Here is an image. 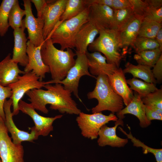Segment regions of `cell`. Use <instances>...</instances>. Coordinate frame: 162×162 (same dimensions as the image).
I'll return each instance as SVG.
<instances>
[{"mask_svg":"<svg viewBox=\"0 0 162 162\" xmlns=\"http://www.w3.org/2000/svg\"><path fill=\"white\" fill-rule=\"evenodd\" d=\"M23 1L26 12L25 17L23 21L28 32L27 38L35 46H41L45 41L43 34L44 20L42 18L34 16L32 12L31 0Z\"/></svg>","mask_w":162,"mask_h":162,"instance_id":"30bf717a","label":"cell"},{"mask_svg":"<svg viewBox=\"0 0 162 162\" xmlns=\"http://www.w3.org/2000/svg\"><path fill=\"white\" fill-rule=\"evenodd\" d=\"M99 36L89 45L88 50L93 52H98L104 55L108 63L118 68L124 54L119 32L113 29L100 31Z\"/></svg>","mask_w":162,"mask_h":162,"instance_id":"5b68a950","label":"cell"},{"mask_svg":"<svg viewBox=\"0 0 162 162\" xmlns=\"http://www.w3.org/2000/svg\"><path fill=\"white\" fill-rule=\"evenodd\" d=\"M146 17L162 23V6L154 7L148 6V12Z\"/></svg>","mask_w":162,"mask_h":162,"instance_id":"8d00e7d4","label":"cell"},{"mask_svg":"<svg viewBox=\"0 0 162 162\" xmlns=\"http://www.w3.org/2000/svg\"><path fill=\"white\" fill-rule=\"evenodd\" d=\"M155 39L159 45V48L162 50V28L158 32Z\"/></svg>","mask_w":162,"mask_h":162,"instance_id":"ee69618b","label":"cell"},{"mask_svg":"<svg viewBox=\"0 0 162 162\" xmlns=\"http://www.w3.org/2000/svg\"><path fill=\"white\" fill-rule=\"evenodd\" d=\"M134 15L131 8L114 10L112 29L118 32L121 31L128 24Z\"/></svg>","mask_w":162,"mask_h":162,"instance_id":"4316f807","label":"cell"},{"mask_svg":"<svg viewBox=\"0 0 162 162\" xmlns=\"http://www.w3.org/2000/svg\"><path fill=\"white\" fill-rule=\"evenodd\" d=\"M148 6L154 7L162 6V0H146Z\"/></svg>","mask_w":162,"mask_h":162,"instance_id":"7bdbcfd3","label":"cell"},{"mask_svg":"<svg viewBox=\"0 0 162 162\" xmlns=\"http://www.w3.org/2000/svg\"><path fill=\"white\" fill-rule=\"evenodd\" d=\"M162 26V23L147 17L144 18L141 24L138 37L155 39Z\"/></svg>","mask_w":162,"mask_h":162,"instance_id":"83f0119b","label":"cell"},{"mask_svg":"<svg viewBox=\"0 0 162 162\" xmlns=\"http://www.w3.org/2000/svg\"><path fill=\"white\" fill-rule=\"evenodd\" d=\"M152 71L157 82L161 83L162 81V54L153 66Z\"/></svg>","mask_w":162,"mask_h":162,"instance_id":"74e56055","label":"cell"},{"mask_svg":"<svg viewBox=\"0 0 162 162\" xmlns=\"http://www.w3.org/2000/svg\"><path fill=\"white\" fill-rule=\"evenodd\" d=\"M21 144H15L9 136L4 121L0 116V158L2 162H25Z\"/></svg>","mask_w":162,"mask_h":162,"instance_id":"9c48e42d","label":"cell"},{"mask_svg":"<svg viewBox=\"0 0 162 162\" xmlns=\"http://www.w3.org/2000/svg\"><path fill=\"white\" fill-rule=\"evenodd\" d=\"M27 45L28 62L24 71L25 72L33 71L39 77V81H42L46 74L50 72V70L42 60L40 52L41 46H35L29 40Z\"/></svg>","mask_w":162,"mask_h":162,"instance_id":"5bb4252c","label":"cell"},{"mask_svg":"<svg viewBox=\"0 0 162 162\" xmlns=\"http://www.w3.org/2000/svg\"><path fill=\"white\" fill-rule=\"evenodd\" d=\"M21 27L15 28L13 32L14 38V46L12 59L16 63L25 67L28 62L27 53V39L24 32V23Z\"/></svg>","mask_w":162,"mask_h":162,"instance_id":"e0dca14e","label":"cell"},{"mask_svg":"<svg viewBox=\"0 0 162 162\" xmlns=\"http://www.w3.org/2000/svg\"><path fill=\"white\" fill-rule=\"evenodd\" d=\"M130 89L137 93L142 97L150 93L157 90L158 88L156 86L155 84L149 83L133 78L127 80Z\"/></svg>","mask_w":162,"mask_h":162,"instance_id":"f1b7e54d","label":"cell"},{"mask_svg":"<svg viewBox=\"0 0 162 162\" xmlns=\"http://www.w3.org/2000/svg\"><path fill=\"white\" fill-rule=\"evenodd\" d=\"M16 0H3L0 5V36L3 37L10 27L8 16L11 8Z\"/></svg>","mask_w":162,"mask_h":162,"instance_id":"f546056e","label":"cell"},{"mask_svg":"<svg viewBox=\"0 0 162 162\" xmlns=\"http://www.w3.org/2000/svg\"><path fill=\"white\" fill-rule=\"evenodd\" d=\"M12 94L11 90L9 86L4 87L0 85V116L4 121L5 118L4 104L7 98H10Z\"/></svg>","mask_w":162,"mask_h":162,"instance_id":"d590c367","label":"cell"},{"mask_svg":"<svg viewBox=\"0 0 162 162\" xmlns=\"http://www.w3.org/2000/svg\"><path fill=\"white\" fill-rule=\"evenodd\" d=\"M129 0H112V8L114 10L131 8Z\"/></svg>","mask_w":162,"mask_h":162,"instance_id":"ab89813d","label":"cell"},{"mask_svg":"<svg viewBox=\"0 0 162 162\" xmlns=\"http://www.w3.org/2000/svg\"><path fill=\"white\" fill-rule=\"evenodd\" d=\"M145 109V106L141 97L135 92L131 102L125 108L116 113L117 117L118 118L123 119L125 117V114H131L139 119V124L141 128H146L151 124V122L148 120L146 117Z\"/></svg>","mask_w":162,"mask_h":162,"instance_id":"44dd1931","label":"cell"},{"mask_svg":"<svg viewBox=\"0 0 162 162\" xmlns=\"http://www.w3.org/2000/svg\"><path fill=\"white\" fill-rule=\"evenodd\" d=\"M141 98L146 107L162 111V88Z\"/></svg>","mask_w":162,"mask_h":162,"instance_id":"d6a6232c","label":"cell"},{"mask_svg":"<svg viewBox=\"0 0 162 162\" xmlns=\"http://www.w3.org/2000/svg\"><path fill=\"white\" fill-rule=\"evenodd\" d=\"M119 125L123 126L122 119L118 118L115 122V125L109 127L104 124L100 128L98 133L99 137L98 140V145L101 147L108 145L112 147H121L124 146L128 142V139H123L117 136L116 130Z\"/></svg>","mask_w":162,"mask_h":162,"instance_id":"d6986e66","label":"cell"},{"mask_svg":"<svg viewBox=\"0 0 162 162\" xmlns=\"http://www.w3.org/2000/svg\"><path fill=\"white\" fill-rule=\"evenodd\" d=\"M109 83L114 92L123 99L127 106L133 96V91L128 86L123 70L119 68L112 74L107 76Z\"/></svg>","mask_w":162,"mask_h":162,"instance_id":"2e32d148","label":"cell"},{"mask_svg":"<svg viewBox=\"0 0 162 162\" xmlns=\"http://www.w3.org/2000/svg\"><path fill=\"white\" fill-rule=\"evenodd\" d=\"M40 52L42 60L49 68L52 79L48 81V84L63 80L75 62L74 57L76 55L72 49L64 51L57 49L50 38L45 40Z\"/></svg>","mask_w":162,"mask_h":162,"instance_id":"7a4b0ae2","label":"cell"},{"mask_svg":"<svg viewBox=\"0 0 162 162\" xmlns=\"http://www.w3.org/2000/svg\"><path fill=\"white\" fill-rule=\"evenodd\" d=\"M132 47L137 53L159 48V45L155 39L137 37Z\"/></svg>","mask_w":162,"mask_h":162,"instance_id":"836d02e7","label":"cell"},{"mask_svg":"<svg viewBox=\"0 0 162 162\" xmlns=\"http://www.w3.org/2000/svg\"><path fill=\"white\" fill-rule=\"evenodd\" d=\"M112 0H86V2L88 6L92 4H96L106 5L112 8Z\"/></svg>","mask_w":162,"mask_h":162,"instance_id":"b9f144b4","label":"cell"},{"mask_svg":"<svg viewBox=\"0 0 162 162\" xmlns=\"http://www.w3.org/2000/svg\"><path fill=\"white\" fill-rule=\"evenodd\" d=\"M76 119L81 133L85 137L93 140L97 138L101 128L111 121L118 119L114 114L105 115L101 112L87 114L81 112Z\"/></svg>","mask_w":162,"mask_h":162,"instance_id":"52a82bcc","label":"cell"},{"mask_svg":"<svg viewBox=\"0 0 162 162\" xmlns=\"http://www.w3.org/2000/svg\"><path fill=\"white\" fill-rule=\"evenodd\" d=\"M143 19L134 14L126 26L119 32L122 48L132 46L138 36Z\"/></svg>","mask_w":162,"mask_h":162,"instance_id":"603a6c76","label":"cell"},{"mask_svg":"<svg viewBox=\"0 0 162 162\" xmlns=\"http://www.w3.org/2000/svg\"><path fill=\"white\" fill-rule=\"evenodd\" d=\"M89 6L76 16L60 22L56 26L48 38L52 43L61 46V50L75 48V40L80 28L89 20Z\"/></svg>","mask_w":162,"mask_h":162,"instance_id":"277c9868","label":"cell"},{"mask_svg":"<svg viewBox=\"0 0 162 162\" xmlns=\"http://www.w3.org/2000/svg\"><path fill=\"white\" fill-rule=\"evenodd\" d=\"M77 58L74 66L69 70L66 77L63 80L54 83L62 84L64 88L73 93L75 96L81 101L78 95V86L80 78L87 75L96 78L92 75L88 71V66L87 56L85 53L77 52Z\"/></svg>","mask_w":162,"mask_h":162,"instance_id":"ba28073f","label":"cell"},{"mask_svg":"<svg viewBox=\"0 0 162 162\" xmlns=\"http://www.w3.org/2000/svg\"><path fill=\"white\" fill-rule=\"evenodd\" d=\"M159 48L150 50H145L136 53L134 58L138 64L150 68L153 67L162 53Z\"/></svg>","mask_w":162,"mask_h":162,"instance_id":"484cf974","label":"cell"},{"mask_svg":"<svg viewBox=\"0 0 162 162\" xmlns=\"http://www.w3.org/2000/svg\"><path fill=\"white\" fill-rule=\"evenodd\" d=\"M99 32V29L91 21L89 20L83 24L75 38L76 52L85 53L87 52L88 46L94 42Z\"/></svg>","mask_w":162,"mask_h":162,"instance_id":"ac0fdd59","label":"cell"},{"mask_svg":"<svg viewBox=\"0 0 162 162\" xmlns=\"http://www.w3.org/2000/svg\"><path fill=\"white\" fill-rule=\"evenodd\" d=\"M44 87L46 90L34 89L26 94L35 110L47 114L49 111L46 106L50 104V109L57 110L62 113L78 115L81 112L71 97L72 93L65 89L62 84L56 83L52 85L48 84Z\"/></svg>","mask_w":162,"mask_h":162,"instance_id":"6da1fadb","label":"cell"},{"mask_svg":"<svg viewBox=\"0 0 162 162\" xmlns=\"http://www.w3.org/2000/svg\"><path fill=\"white\" fill-rule=\"evenodd\" d=\"M145 111L146 116L149 121L151 122L154 120H162V111L152 109L146 107Z\"/></svg>","mask_w":162,"mask_h":162,"instance_id":"f35d334b","label":"cell"},{"mask_svg":"<svg viewBox=\"0 0 162 162\" xmlns=\"http://www.w3.org/2000/svg\"><path fill=\"white\" fill-rule=\"evenodd\" d=\"M95 87L93 90L88 92V99L95 98L98 101V104L92 108V113L108 110L114 114L124 108L123 99L116 94L111 87L107 75H100L96 77Z\"/></svg>","mask_w":162,"mask_h":162,"instance_id":"3957f363","label":"cell"},{"mask_svg":"<svg viewBox=\"0 0 162 162\" xmlns=\"http://www.w3.org/2000/svg\"><path fill=\"white\" fill-rule=\"evenodd\" d=\"M123 70L124 74L127 73L131 74L133 78H139L146 82L156 84L157 81L154 77L151 68L144 65L138 64L134 65L128 62Z\"/></svg>","mask_w":162,"mask_h":162,"instance_id":"cb8c5ba5","label":"cell"},{"mask_svg":"<svg viewBox=\"0 0 162 162\" xmlns=\"http://www.w3.org/2000/svg\"><path fill=\"white\" fill-rule=\"evenodd\" d=\"M12 101L11 99L6 100L4 105V111L5 119L4 121L5 126L8 132L11 135L12 142L14 144H21L24 141L32 142L38 139L39 136L35 130L32 128H30L31 130L30 133L21 130L16 126L13 118V116L11 110Z\"/></svg>","mask_w":162,"mask_h":162,"instance_id":"4fadbf2b","label":"cell"},{"mask_svg":"<svg viewBox=\"0 0 162 162\" xmlns=\"http://www.w3.org/2000/svg\"><path fill=\"white\" fill-rule=\"evenodd\" d=\"M0 162H2V160H1V159L0 158Z\"/></svg>","mask_w":162,"mask_h":162,"instance_id":"f6af8a7d","label":"cell"},{"mask_svg":"<svg viewBox=\"0 0 162 162\" xmlns=\"http://www.w3.org/2000/svg\"><path fill=\"white\" fill-rule=\"evenodd\" d=\"M86 54L89 72L93 76H98L101 75L108 76L118 68L115 65L108 63L106 58L99 52L90 53L87 51Z\"/></svg>","mask_w":162,"mask_h":162,"instance_id":"ffe728a7","label":"cell"},{"mask_svg":"<svg viewBox=\"0 0 162 162\" xmlns=\"http://www.w3.org/2000/svg\"><path fill=\"white\" fill-rule=\"evenodd\" d=\"M128 128L130 130L129 134H127L120 127H118V129L127 136L128 139L131 140L133 143L134 146L142 147V148L143 153L144 154L151 153L154 156L157 162H162V149L154 148L145 145L139 140L136 139L133 136L130 131V127L128 126Z\"/></svg>","mask_w":162,"mask_h":162,"instance_id":"1f68e13d","label":"cell"},{"mask_svg":"<svg viewBox=\"0 0 162 162\" xmlns=\"http://www.w3.org/2000/svg\"><path fill=\"white\" fill-rule=\"evenodd\" d=\"M31 2L34 4L37 11V17L41 18L44 7L47 4L45 0H31Z\"/></svg>","mask_w":162,"mask_h":162,"instance_id":"60d3db41","label":"cell"},{"mask_svg":"<svg viewBox=\"0 0 162 162\" xmlns=\"http://www.w3.org/2000/svg\"><path fill=\"white\" fill-rule=\"evenodd\" d=\"M25 10L20 7L19 1L16 0L12 6L8 16V23L10 26L13 29L22 27L23 22L22 19L26 15Z\"/></svg>","mask_w":162,"mask_h":162,"instance_id":"4dcf8cb0","label":"cell"},{"mask_svg":"<svg viewBox=\"0 0 162 162\" xmlns=\"http://www.w3.org/2000/svg\"><path fill=\"white\" fill-rule=\"evenodd\" d=\"M19 110L30 116L33 120L34 126L32 127L39 136H47L53 130L52 124L56 120L61 118L62 115H59L54 117H46L39 115L30 103L21 100L19 103Z\"/></svg>","mask_w":162,"mask_h":162,"instance_id":"7c38bea8","label":"cell"},{"mask_svg":"<svg viewBox=\"0 0 162 162\" xmlns=\"http://www.w3.org/2000/svg\"><path fill=\"white\" fill-rule=\"evenodd\" d=\"M129 1L134 14L143 18L146 17L148 6L145 0H129Z\"/></svg>","mask_w":162,"mask_h":162,"instance_id":"e575fe53","label":"cell"},{"mask_svg":"<svg viewBox=\"0 0 162 162\" xmlns=\"http://www.w3.org/2000/svg\"><path fill=\"white\" fill-rule=\"evenodd\" d=\"M114 10L105 5L96 4L89 6V20L93 22L99 30L112 29Z\"/></svg>","mask_w":162,"mask_h":162,"instance_id":"9a60e30c","label":"cell"},{"mask_svg":"<svg viewBox=\"0 0 162 162\" xmlns=\"http://www.w3.org/2000/svg\"><path fill=\"white\" fill-rule=\"evenodd\" d=\"M46 1L47 4L44 8L41 16L44 21L43 34L45 40L49 37L59 22L64 11L67 0Z\"/></svg>","mask_w":162,"mask_h":162,"instance_id":"8fae6325","label":"cell"},{"mask_svg":"<svg viewBox=\"0 0 162 162\" xmlns=\"http://www.w3.org/2000/svg\"><path fill=\"white\" fill-rule=\"evenodd\" d=\"M47 84V82L39 81V77L32 71L25 72L20 75L17 80L9 86L11 89L12 95L13 116L18 115L19 112V103L24 95L28 91L34 89L41 88Z\"/></svg>","mask_w":162,"mask_h":162,"instance_id":"8992f818","label":"cell"},{"mask_svg":"<svg viewBox=\"0 0 162 162\" xmlns=\"http://www.w3.org/2000/svg\"><path fill=\"white\" fill-rule=\"evenodd\" d=\"M25 73L20 69L18 64L13 61L11 54L8 53L0 62V85L8 86L17 80L20 74Z\"/></svg>","mask_w":162,"mask_h":162,"instance_id":"7402d4cb","label":"cell"},{"mask_svg":"<svg viewBox=\"0 0 162 162\" xmlns=\"http://www.w3.org/2000/svg\"><path fill=\"white\" fill-rule=\"evenodd\" d=\"M88 7L86 0H67L59 22H61L76 16Z\"/></svg>","mask_w":162,"mask_h":162,"instance_id":"d4e9b609","label":"cell"}]
</instances>
